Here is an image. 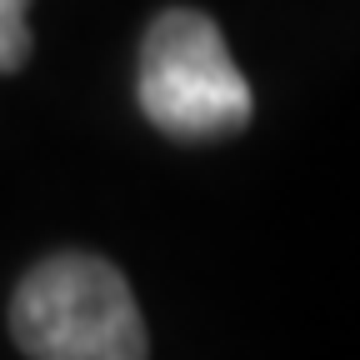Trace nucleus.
<instances>
[{"mask_svg": "<svg viewBox=\"0 0 360 360\" xmlns=\"http://www.w3.org/2000/svg\"><path fill=\"white\" fill-rule=\"evenodd\" d=\"M30 0H0V75H11L30 56Z\"/></svg>", "mask_w": 360, "mask_h": 360, "instance_id": "3", "label": "nucleus"}, {"mask_svg": "<svg viewBox=\"0 0 360 360\" xmlns=\"http://www.w3.org/2000/svg\"><path fill=\"white\" fill-rule=\"evenodd\" d=\"M11 335L35 360H141L150 350L125 276L85 250L40 260L15 285Z\"/></svg>", "mask_w": 360, "mask_h": 360, "instance_id": "1", "label": "nucleus"}, {"mask_svg": "<svg viewBox=\"0 0 360 360\" xmlns=\"http://www.w3.org/2000/svg\"><path fill=\"white\" fill-rule=\"evenodd\" d=\"M135 96L170 141H220L250 125V80L205 11H160L141 40Z\"/></svg>", "mask_w": 360, "mask_h": 360, "instance_id": "2", "label": "nucleus"}]
</instances>
